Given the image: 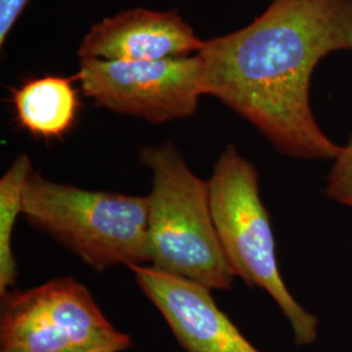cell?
I'll return each mask as SVG.
<instances>
[{
    "instance_id": "12",
    "label": "cell",
    "mask_w": 352,
    "mask_h": 352,
    "mask_svg": "<svg viewBox=\"0 0 352 352\" xmlns=\"http://www.w3.org/2000/svg\"><path fill=\"white\" fill-rule=\"evenodd\" d=\"M29 1L30 0H0V46L6 43Z\"/></svg>"
},
{
    "instance_id": "3",
    "label": "cell",
    "mask_w": 352,
    "mask_h": 352,
    "mask_svg": "<svg viewBox=\"0 0 352 352\" xmlns=\"http://www.w3.org/2000/svg\"><path fill=\"white\" fill-rule=\"evenodd\" d=\"M23 214L30 225L98 272L149 263L148 196L80 188L33 171Z\"/></svg>"
},
{
    "instance_id": "11",
    "label": "cell",
    "mask_w": 352,
    "mask_h": 352,
    "mask_svg": "<svg viewBox=\"0 0 352 352\" xmlns=\"http://www.w3.org/2000/svg\"><path fill=\"white\" fill-rule=\"evenodd\" d=\"M325 193L330 200L352 208V135L334 160Z\"/></svg>"
},
{
    "instance_id": "6",
    "label": "cell",
    "mask_w": 352,
    "mask_h": 352,
    "mask_svg": "<svg viewBox=\"0 0 352 352\" xmlns=\"http://www.w3.org/2000/svg\"><path fill=\"white\" fill-rule=\"evenodd\" d=\"M75 80L97 106L155 124L195 115L204 96L199 54L151 62L84 59Z\"/></svg>"
},
{
    "instance_id": "4",
    "label": "cell",
    "mask_w": 352,
    "mask_h": 352,
    "mask_svg": "<svg viewBox=\"0 0 352 352\" xmlns=\"http://www.w3.org/2000/svg\"><path fill=\"white\" fill-rule=\"evenodd\" d=\"M208 182L214 226L234 274L272 296L287 318L296 346L312 344L318 336V320L291 295L280 276L256 167L228 145Z\"/></svg>"
},
{
    "instance_id": "5",
    "label": "cell",
    "mask_w": 352,
    "mask_h": 352,
    "mask_svg": "<svg viewBox=\"0 0 352 352\" xmlns=\"http://www.w3.org/2000/svg\"><path fill=\"white\" fill-rule=\"evenodd\" d=\"M123 340L131 337L113 327L74 278L3 296L0 352H87Z\"/></svg>"
},
{
    "instance_id": "13",
    "label": "cell",
    "mask_w": 352,
    "mask_h": 352,
    "mask_svg": "<svg viewBox=\"0 0 352 352\" xmlns=\"http://www.w3.org/2000/svg\"><path fill=\"white\" fill-rule=\"evenodd\" d=\"M132 344V340H123V342H115V343H109V344H103L100 347H96L93 350H89L87 352H122L129 349Z\"/></svg>"
},
{
    "instance_id": "2",
    "label": "cell",
    "mask_w": 352,
    "mask_h": 352,
    "mask_svg": "<svg viewBox=\"0 0 352 352\" xmlns=\"http://www.w3.org/2000/svg\"><path fill=\"white\" fill-rule=\"evenodd\" d=\"M140 164L151 174V266L208 289H230L235 274L214 226L209 182L189 168L173 141L144 146Z\"/></svg>"
},
{
    "instance_id": "8",
    "label": "cell",
    "mask_w": 352,
    "mask_h": 352,
    "mask_svg": "<svg viewBox=\"0 0 352 352\" xmlns=\"http://www.w3.org/2000/svg\"><path fill=\"white\" fill-rule=\"evenodd\" d=\"M204 45L177 11L132 8L91 26L77 55L80 60L151 62L192 56Z\"/></svg>"
},
{
    "instance_id": "9",
    "label": "cell",
    "mask_w": 352,
    "mask_h": 352,
    "mask_svg": "<svg viewBox=\"0 0 352 352\" xmlns=\"http://www.w3.org/2000/svg\"><path fill=\"white\" fill-rule=\"evenodd\" d=\"M75 78L43 76L13 89L17 124L38 139H60L75 126L80 109Z\"/></svg>"
},
{
    "instance_id": "1",
    "label": "cell",
    "mask_w": 352,
    "mask_h": 352,
    "mask_svg": "<svg viewBox=\"0 0 352 352\" xmlns=\"http://www.w3.org/2000/svg\"><path fill=\"white\" fill-rule=\"evenodd\" d=\"M340 50H352V0H273L250 25L205 41L204 96L287 157L336 160L342 146L316 122L309 88L318 62Z\"/></svg>"
},
{
    "instance_id": "10",
    "label": "cell",
    "mask_w": 352,
    "mask_h": 352,
    "mask_svg": "<svg viewBox=\"0 0 352 352\" xmlns=\"http://www.w3.org/2000/svg\"><path fill=\"white\" fill-rule=\"evenodd\" d=\"M26 154L19 155L0 179V295H7L16 285L17 261L13 253V232L23 214L26 183L33 173Z\"/></svg>"
},
{
    "instance_id": "7",
    "label": "cell",
    "mask_w": 352,
    "mask_h": 352,
    "mask_svg": "<svg viewBox=\"0 0 352 352\" xmlns=\"http://www.w3.org/2000/svg\"><path fill=\"white\" fill-rule=\"evenodd\" d=\"M187 352H261L219 309L206 286L148 265L128 266Z\"/></svg>"
}]
</instances>
